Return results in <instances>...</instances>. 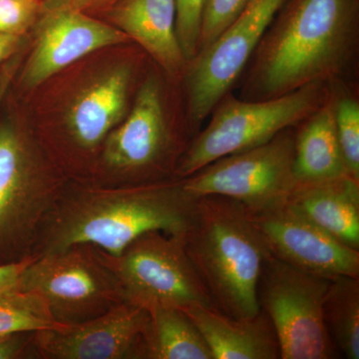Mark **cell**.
<instances>
[{"mask_svg": "<svg viewBox=\"0 0 359 359\" xmlns=\"http://www.w3.org/2000/svg\"><path fill=\"white\" fill-rule=\"evenodd\" d=\"M359 0H287L241 77V99L266 100L344 81L358 60Z\"/></svg>", "mask_w": 359, "mask_h": 359, "instance_id": "cell-1", "label": "cell"}, {"mask_svg": "<svg viewBox=\"0 0 359 359\" xmlns=\"http://www.w3.org/2000/svg\"><path fill=\"white\" fill-rule=\"evenodd\" d=\"M195 201L178 178L135 186L69 180L44 222L32 257L76 244L116 256L148 231L182 236Z\"/></svg>", "mask_w": 359, "mask_h": 359, "instance_id": "cell-2", "label": "cell"}, {"mask_svg": "<svg viewBox=\"0 0 359 359\" xmlns=\"http://www.w3.org/2000/svg\"><path fill=\"white\" fill-rule=\"evenodd\" d=\"M181 237L217 311L233 318L259 313L257 283L269 252L244 205L219 195L196 198Z\"/></svg>", "mask_w": 359, "mask_h": 359, "instance_id": "cell-3", "label": "cell"}, {"mask_svg": "<svg viewBox=\"0 0 359 359\" xmlns=\"http://www.w3.org/2000/svg\"><path fill=\"white\" fill-rule=\"evenodd\" d=\"M69 179L20 118L0 107V264L32 257Z\"/></svg>", "mask_w": 359, "mask_h": 359, "instance_id": "cell-4", "label": "cell"}, {"mask_svg": "<svg viewBox=\"0 0 359 359\" xmlns=\"http://www.w3.org/2000/svg\"><path fill=\"white\" fill-rule=\"evenodd\" d=\"M193 138L189 129H180L170 116L160 78L149 75L124 119L104 142L95 171L87 182L135 186L175 179Z\"/></svg>", "mask_w": 359, "mask_h": 359, "instance_id": "cell-5", "label": "cell"}, {"mask_svg": "<svg viewBox=\"0 0 359 359\" xmlns=\"http://www.w3.org/2000/svg\"><path fill=\"white\" fill-rule=\"evenodd\" d=\"M328 93V83L306 85L266 100H244L228 92L191 141L176 178H187L215 161L263 145L283 130L295 128L323 105Z\"/></svg>", "mask_w": 359, "mask_h": 359, "instance_id": "cell-6", "label": "cell"}, {"mask_svg": "<svg viewBox=\"0 0 359 359\" xmlns=\"http://www.w3.org/2000/svg\"><path fill=\"white\" fill-rule=\"evenodd\" d=\"M20 287L41 299L63 327L93 320L125 302L117 278L90 244L32 257L21 273Z\"/></svg>", "mask_w": 359, "mask_h": 359, "instance_id": "cell-7", "label": "cell"}, {"mask_svg": "<svg viewBox=\"0 0 359 359\" xmlns=\"http://www.w3.org/2000/svg\"><path fill=\"white\" fill-rule=\"evenodd\" d=\"M98 249L121 285L125 302L155 308H214L181 236L151 231L135 238L119 255Z\"/></svg>", "mask_w": 359, "mask_h": 359, "instance_id": "cell-8", "label": "cell"}, {"mask_svg": "<svg viewBox=\"0 0 359 359\" xmlns=\"http://www.w3.org/2000/svg\"><path fill=\"white\" fill-rule=\"evenodd\" d=\"M330 280L295 269L269 252L257 283V302L275 328L280 359L339 355L323 316Z\"/></svg>", "mask_w": 359, "mask_h": 359, "instance_id": "cell-9", "label": "cell"}, {"mask_svg": "<svg viewBox=\"0 0 359 359\" xmlns=\"http://www.w3.org/2000/svg\"><path fill=\"white\" fill-rule=\"evenodd\" d=\"M287 0H248L237 18L204 50L187 65V120L195 137L216 104L249 65L257 45Z\"/></svg>", "mask_w": 359, "mask_h": 359, "instance_id": "cell-10", "label": "cell"}, {"mask_svg": "<svg viewBox=\"0 0 359 359\" xmlns=\"http://www.w3.org/2000/svg\"><path fill=\"white\" fill-rule=\"evenodd\" d=\"M133 79L131 65L97 77L71 101L59 134L41 144L68 179L91 180L104 142L128 113Z\"/></svg>", "mask_w": 359, "mask_h": 359, "instance_id": "cell-11", "label": "cell"}, {"mask_svg": "<svg viewBox=\"0 0 359 359\" xmlns=\"http://www.w3.org/2000/svg\"><path fill=\"white\" fill-rule=\"evenodd\" d=\"M294 141V128L283 130L263 145L215 161L182 184L194 198L223 196L250 212L280 204L297 186Z\"/></svg>", "mask_w": 359, "mask_h": 359, "instance_id": "cell-12", "label": "cell"}, {"mask_svg": "<svg viewBox=\"0 0 359 359\" xmlns=\"http://www.w3.org/2000/svg\"><path fill=\"white\" fill-rule=\"evenodd\" d=\"M248 214L269 254L283 263L328 280L359 278V250L323 231L289 199Z\"/></svg>", "mask_w": 359, "mask_h": 359, "instance_id": "cell-13", "label": "cell"}, {"mask_svg": "<svg viewBox=\"0 0 359 359\" xmlns=\"http://www.w3.org/2000/svg\"><path fill=\"white\" fill-rule=\"evenodd\" d=\"M34 47L21 71L20 84L32 89L84 56L131 41L119 29L71 7H42Z\"/></svg>", "mask_w": 359, "mask_h": 359, "instance_id": "cell-14", "label": "cell"}, {"mask_svg": "<svg viewBox=\"0 0 359 359\" xmlns=\"http://www.w3.org/2000/svg\"><path fill=\"white\" fill-rule=\"evenodd\" d=\"M145 309L119 304L107 313L79 325L34 334L40 359H139Z\"/></svg>", "mask_w": 359, "mask_h": 359, "instance_id": "cell-15", "label": "cell"}, {"mask_svg": "<svg viewBox=\"0 0 359 359\" xmlns=\"http://www.w3.org/2000/svg\"><path fill=\"white\" fill-rule=\"evenodd\" d=\"M110 25L140 45L170 79L182 80L188 61L176 32V0H120L105 11Z\"/></svg>", "mask_w": 359, "mask_h": 359, "instance_id": "cell-16", "label": "cell"}, {"mask_svg": "<svg viewBox=\"0 0 359 359\" xmlns=\"http://www.w3.org/2000/svg\"><path fill=\"white\" fill-rule=\"evenodd\" d=\"M203 335L214 359H280V344L269 316L233 318L216 309H183Z\"/></svg>", "mask_w": 359, "mask_h": 359, "instance_id": "cell-17", "label": "cell"}, {"mask_svg": "<svg viewBox=\"0 0 359 359\" xmlns=\"http://www.w3.org/2000/svg\"><path fill=\"white\" fill-rule=\"evenodd\" d=\"M289 201L323 231L359 250V180L346 176L299 184Z\"/></svg>", "mask_w": 359, "mask_h": 359, "instance_id": "cell-18", "label": "cell"}, {"mask_svg": "<svg viewBox=\"0 0 359 359\" xmlns=\"http://www.w3.org/2000/svg\"><path fill=\"white\" fill-rule=\"evenodd\" d=\"M297 128L299 130L295 131L294 160L297 185L351 176L335 131L330 90L323 105Z\"/></svg>", "mask_w": 359, "mask_h": 359, "instance_id": "cell-19", "label": "cell"}, {"mask_svg": "<svg viewBox=\"0 0 359 359\" xmlns=\"http://www.w3.org/2000/svg\"><path fill=\"white\" fill-rule=\"evenodd\" d=\"M139 359H214L199 330L183 309H149Z\"/></svg>", "mask_w": 359, "mask_h": 359, "instance_id": "cell-20", "label": "cell"}, {"mask_svg": "<svg viewBox=\"0 0 359 359\" xmlns=\"http://www.w3.org/2000/svg\"><path fill=\"white\" fill-rule=\"evenodd\" d=\"M325 328L335 348L346 358H359V278L330 280L323 304Z\"/></svg>", "mask_w": 359, "mask_h": 359, "instance_id": "cell-21", "label": "cell"}, {"mask_svg": "<svg viewBox=\"0 0 359 359\" xmlns=\"http://www.w3.org/2000/svg\"><path fill=\"white\" fill-rule=\"evenodd\" d=\"M63 327L52 318L44 302L36 294L20 290L0 301V339L20 332Z\"/></svg>", "mask_w": 359, "mask_h": 359, "instance_id": "cell-22", "label": "cell"}, {"mask_svg": "<svg viewBox=\"0 0 359 359\" xmlns=\"http://www.w3.org/2000/svg\"><path fill=\"white\" fill-rule=\"evenodd\" d=\"M332 101L335 131L348 173L359 180V101L344 81L328 83Z\"/></svg>", "mask_w": 359, "mask_h": 359, "instance_id": "cell-23", "label": "cell"}, {"mask_svg": "<svg viewBox=\"0 0 359 359\" xmlns=\"http://www.w3.org/2000/svg\"><path fill=\"white\" fill-rule=\"evenodd\" d=\"M248 0H205L198 52L204 50L233 22ZM196 53V54H197Z\"/></svg>", "mask_w": 359, "mask_h": 359, "instance_id": "cell-24", "label": "cell"}, {"mask_svg": "<svg viewBox=\"0 0 359 359\" xmlns=\"http://www.w3.org/2000/svg\"><path fill=\"white\" fill-rule=\"evenodd\" d=\"M205 0H176V32L187 61L197 53Z\"/></svg>", "mask_w": 359, "mask_h": 359, "instance_id": "cell-25", "label": "cell"}, {"mask_svg": "<svg viewBox=\"0 0 359 359\" xmlns=\"http://www.w3.org/2000/svg\"><path fill=\"white\" fill-rule=\"evenodd\" d=\"M42 6L43 0H0V33L25 34Z\"/></svg>", "mask_w": 359, "mask_h": 359, "instance_id": "cell-26", "label": "cell"}, {"mask_svg": "<svg viewBox=\"0 0 359 359\" xmlns=\"http://www.w3.org/2000/svg\"><path fill=\"white\" fill-rule=\"evenodd\" d=\"M34 334L20 332L0 339V359H37Z\"/></svg>", "mask_w": 359, "mask_h": 359, "instance_id": "cell-27", "label": "cell"}, {"mask_svg": "<svg viewBox=\"0 0 359 359\" xmlns=\"http://www.w3.org/2000/svg\"><path fill=\"white\" fill-rule=\"evenodd\" d=\"M32 257L18 264H0V301L20 292L21 273Z\"/></svg>", "mask_w": 359, "mask_h": 359, "instance_id": "cell-28", "label": "cell"}, {"mask_svg": "<svg viewBox=\"0 0 359 359\" xmlns=\"http://www.w3.org/2000/svg\"><path fill=\"white\" fill-rule=\"evenodd\" d=\"M120 0H43V6H63L86 13L106 11Z\"/></svg>", "mask_w": 359, "mask_h": 359, "instance_id": "cell-29", "label": "cell"}, {"mask_svg": "<svg viewBox=\"0 0 359 359\" xmlns=\"http://www.w3.org/2000/svg\"><path fill=\"white\" fill-rule=\"evenodd\" d=\"M20 62V56L16 55L7 60L0 67V107H1L7 94L11 91L14 79L18 74Z\"/></svg>", "mask_w": 359, "mask_h": 359, "instance_id": "cell-30", "label": "cell"}, {"mask_svg": "<svg viewBox=\"0 0 359 359\" xmlns=\"http://www.w3.org/2000/svg\"><path fill=\"white\" fill-rule=\"evenodd\" d=\"M22 40L23 35L0 33V67L18 54Z\"/></svg>", "mask_w": 359, "mask_h": 359, "instance_id": "cell-31", "label": "cell"}]
</instances>
